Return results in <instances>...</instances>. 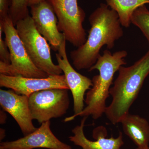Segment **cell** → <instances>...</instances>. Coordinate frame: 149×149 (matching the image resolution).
Wrapping results in <instances>:
<instances>
[{
    "label": "cell",
    "instance_id": "1",
    "mask_svg": "<svg viewBox=\"0 0 149 149\" xmlns=\"http://www.w3.org/2000/svg\"><path fill=\"white\" fill-rule=\"evenodd\" d=\"M89 20L91 28L88 39L83 45L70 52L72 63L78 70L90 69L100 56L102 48L106 45L111 49L116 41L123 35L118 14L107 4H101L91 14Z\"/></svg>",
    "mask_w": 149,
    "mask_h": 149
},
{
    "label": "cell",
    "instance_id": "2",
    "mask_svg": "<svg viewBox=\"0 0 149 149\" xmlns=\"http://www.w3.org/2000/svg\"><path fill=\"white\" fill-rule=\"evenodd\" d=\"M118 74L110 89L112 100L105 114L112 124L120 123L129 113L138 97L144 81L149 74V52L129 67L121 66Z\"/></svg>",
    "mask_w": 149,
    "mask_h": 149
},
{
    "label": "cell",
    "instance_id": "3",
    "mask_svg": "<svg viewBox=\"0 0 149 149\" xmlns=\"http://www.w3.org/2000/svg\"><path fill=\"white\" fill-rule=\"evenodd\" d=\"M127 55L125 50L118 51L113 54L108 49L104 51L103 55H100L95 64L89 70V71L97 70L99 74L93 77V87L86 93L85 100L86 106L71 120L77 116L88 117L90 116L97 120L105 113L107 107L106 102L110 95V89L113 76L120 66L127 64L125 58Z\"/></svg>",
    "mask_w": 149,
    "mask_h": 149
},
{
    "label": "cell",
    "instance_id": "4",
    "mask_svg": "<svg viewBox=\"0 0 149 149\" xmlns=\"http://www.w3.org/2000/svg\"><path fill=\"white\" fill-rule=\"evenodd\" d=\"M10 55V63L0 61V74L11 76L46 78L48 75L31 61L9 15L0 20Z\"/></svg>",
    "mask_w": 149,
    "mask_h": 149
},
{
    "label": "cell",
    "instance_id": "5",
    "mask_svg": "<svg viewBox=\"0 0 149 149\" xmlns=\"http://www.w3.org/2000/svg\"><path fill=\"white\" fill-rule=\"evenodd\" d=\"M15 26L27 54L35 66L48 76L61 74L63 72L61 68L52 61L47 41L37 31L31 16L28 15L17 22Z\"/></svg>",
    "mask_w": 149,
    "mask_h": 149
},
{
    "label": "cell",
    "instance_id": "6",
    "mask_svg": "<svg viewBox=\"0 0 149 149\" xmlns=\"http://www.w3.org/2000/svg\"><path fill=\"white\" fill-rule=\"evenodd\" d=\"M58 19V27L66 41L79 47L87 40L83 22L86 14L78 6L77 0H48Z\"/></svg>",
    "mask_w": 149,
    "mask_h": 149
},
{
    "label": "cell",
    "instance_id": "7",
    "mask_svg": "<svg viewBox=\"0 0 149 149\" xmlns=\"http://www.w3.org/2000/svg\"><path fill=\"white\" fill-rule=\"evenodd\" d=\"M68 89L54 88L39 91L29 97V104L33 120L40 123L61 117L70 106Z\"/></svg>",
    "mask_w": 149,
    "mask_h": 149
},
{
    "label": "cell",
    "instance_id": "8",
    "mask_svg": "<svg viewBox=\"0 0 149 149\" xmlns=\"http://www.w3.org/2000/svg\"><path fill=\"white\" fill-rule=\"evenodd\" d=\"M66 40L65 39L56 54L59 66L64 73L69 90L72 93L74 114L64 119L65 122L71 121L74 116L84 109L85 95L87 91L93 87L92 80L77 72L70 63L66 52Z\"/></svg>",
    "mask_w": 149,
    "mask_h": 149
},
{
    "label": "cell",
    "instance_id": "9",
    "mask_svg": "<svg viewBox=\"0 0 149 149\" xmlns=\"http://www.w3.org/2000/svg\"><path fill=\"white\" fill-rule=\"evenodd\" d=\"M0 86L28 97L36 92L47 89L69 90L64 74L50 75L46 78H34L0 74Z\"/></svg>",
    "mask_w": 149,
    "mask_h": 149
},
{
    "label": "cell",
    "instance_id": "10",
    "mask_svg": "<svg viewBox=\"0 0 149 149\" xmlns=\"http://www.w3.org/2000/svg\"><path fill=\"white\" fill-rule=\"evenodd\" d=\"M31 17L37 31L52 46L58 50L65 40L63 33L58 27V19L54 11L48 0L30 6Z\"/></svg>",
    "mask_w": 149,
    "mask_h": 149
},
{
    "label": "cell",
    "instance_id": "11",
    "mask_svg": "<svg viewBox=\"0 0 149 149\" xmlns=\"http://www.w3.org/2000/svg\"><path fill=\"white\" fill-rule=\"evenodd\" d=\"M50 120L43 123L32 133L15 141L2 142L0 147L5 149H72L59 140L50 128Z\"/></svg>",
    "mask_w": 149,
    "mask_h": 149
},
{
    "label": "cell",
    "instance_id": "12",
    "mask_svg": "<svg viewBox=\"0 0 149 149\" xmlns=\"http://www.w3.org/2000/svg\"><path fill=\"white\" fill-rule=\"evenodd\" d=\"M0 105L13 118L24 136L35 131L29 104V97L17 94L12 90H0Z\"/></svg>",
    "mask_w": 149,
    "mask_h": 149
},
{
    "label": "cell",
    "instance_id": "13",
    "mask_svg": "<svg viewBox=\"0 0 149 149\" xmlns=\"http://www.w3.org/2000/svg\"><path fill=\"white\" fill-rule=\"evenodd\" d=\"M87 117H83L80 125L72 130L73 136H70L69 141L75 146L81 147L77 149H121L124 145L122 132H120L117 138L111 136L107 138V131L103 125L96 127L93 130L92 141L86 138L84 132V128Z\"/></svg>",
    "mask_w": 149,
    "mask_h": 149
},
{
    "label": "cell",
    "instance_id": "14",
    "mask_svg": "<svg viewBox=\"0 0 149 149\" xmlns=\"http://www.w3.org/2000/svg\"><path fill=\"white\" fill-rule=\"evenodd\" d=\"M120 123L124 133L138 148L149 147V123L146 118L129 113Z\"/></svg>",
    "mask_w": 149,
    "mask_h": 149
},
{
    "label": "cell",
    "instance_id": "15",
    "mask_svg": "<svg viewBox=\"0 0 149 149\" xmlns=\"http://www.w3.org/2000/svg\"><path fill=\"white\" fill-rule=\"evenodd\" d=\"M107 5L118 14L121 25L128 28L134 11L141 6L149 3V0H106Z\"/></svg>",
    "mask_w": 149,
    "mask_h": 149
},
{
    "label": "cell",
    "instance_id": "16",
    "mask_svg": "<svg viewBox=\"0 0 149 149\" xmlns=\"http://www.w3.org/2000/svg\"><path fill=\"white\" fill-rule=\"evenodd\" d=\"M131 23L138 27L146 38L149 52V10L145 5L134 11L131 16Z\"/></svg>",
    "mask_w": 149,
    "mask_h": 149
},
{
    "label": "cell",
    "instance_id": "17",
    "mask_svg": "<svg viewBox=\"0 0 149 149\" xmlns=\"http://www.w3.org/2000/svg\"><path fill=\"white\" fill-rule=\"evenodd\" d=\"M29 0H10L9 15L15 26L17 22L29 15Z\"/></svg>",
    "mask_w": 149,
    "mask_h": 149
},
{
    "label": "cell",
    "instance_id": "18",
    "mask_svg": "<svg viewBox=\"0 0 149 149\" xmlns=\"http://www.w3.org/2000/svg\"><path fill=\"white\" fill-rule=\"evenodd\" d=\"M3 32L2 27L0 25V60L7 64H10V53L6 42L3 40Z\"/></svg>",
    "mask_w": 149,
    "mask_h": 149
},
{
    "label": "cell",
    "instance_id": "19",
    "mask_svg": "<svg viewBox=\"0 0 149 149\" xmlns=\"http://www.w3.org/2000/svg\"><path fill=\"white\" fill-rule=\"evenodd\" d=\"M9 8L8 0H0V20L8 16Z\"/></svg>",
    "mask_w": 149,
    "mask_h": 149
},
{
    "label": "cell",
    "instance_id": "20",
    "mask_svg": "<svg viewBox=\"0 0 149 149\" xmlns=\"http://www.w3.org/2000/svg\"><path fill=\"white\" fill-rule=\"evenodd\" d=\"M6 112L3 109L0 110V124H5L6 122L7 116Z\"/></svg>",
    "mask_w": 149,
    "mask_h": 149
},
{
    "label": "cell",
    "instance_id": "21",
    "mask_svg": "<svg viewBox=\"0 0 149 149\" xmlns=\"http://www.w3.org/2000/svg\"><path fill=\"white\" fill-rule=\"evenodd\" d=\"M6 136V132L5 129L4 128H0V141H1L3 140Z\"/></svg>",
    "mask_w": 149,
    "mask_h": 149
},
{
    "label": "cell",
    "instance_id": "22",
    "mask_svg": "<svg viewBox=\"0 0 149 149\" xmlns=\"http://www.w3.org/2000/svg\"><path fill=\"white\" fill-rule=\"evenodd\" d=\"M45 1V0H29V7L33 5L36 4L42 1Z\"/></svg>",
    "mask_w": 149,
    "mask_h": 149
},
{
    "label": "cell",
    "instance_id": "23",
    "mask_svg": "<svg viewBox=\"0 0 149 149\" xmlns=\"http://www.w3.org/2000/svg\"><path fill=\"white\" fill-rule=\"evenodd\" d=\"M136 149H149V147H147L146 148H139L137 147Z\"/></svg>",
    "mask_w": 149,
    "mask_h": 149
}]
</instances>
